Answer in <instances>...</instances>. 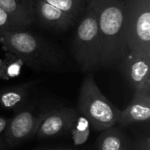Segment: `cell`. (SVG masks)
Returning a JSON list of instances; mask_svg holds the SVG:
<instances>
[{"instance_id": "17", "label": "cell", "mask_w": 150, "mask_h": 150, "mask_svg": "<svg viewBox=\"0 0 150 150\" xmlns=\"http://www.w3.org/2000/svg\"><path fill=\"white\" fill-rule=\"evenodd\" d=\"M11 30H27L20 24L12 19L6 12L0 8V33Z\"/></svg>"}, {"instance_id": "21", "label": "cell", "mask_w": 150, "mask_h": 150, "mask_svg": "<svg viewBox=\"0 0 150 150\" xmlns=\"http://www.w3.org/2000/svg\"><path fill=\"white\" fill-rule=\"evenodd\" d=\"M43 150H68V149H43Z\"/></svg>"}, {"instance_id": "18", "label": "cell", "mask_w": 150, "mask_h": 150, "mask_svg": "<svg viewBox=\"0 0 150 150\" xmlns=\"http://www.w3.org/2000/svg\"><path fill=\"white\" fill-rule=\"evenodd\" d=\"M133 150H150V139L149 135L140 136L134 143Z\"/></svg>"}, {"instance_id": "8", "label": "cell", "mask_w": 150, "mask_h": 150, "mask_svg": "<svg viewBox=\"0 0 150 150\" xmlns=\"http://www.w3.org/2000/svg\"><path fill=\"white\" fill-rule=\"evenodd\" d=\"M76 110L62 107L43 114L36 134L39 138H50L69 131L77 118Z\"/></svg>"}, {"instance_id": "1", "label": "cell", "mask_w": 150, "mask_h": 150, "mask_svg": "<svg viewBox=\"0 0 150 150\" xmlns=\"http://www.w3.org/2000/svg\"><path fill=\"white\" fill-rule=\"evenodd\" d=\"M0 43L4 51L37 71H53L63 63L64 55L56 45L27 30L3 32Z\"/></svg>"}, {"instance_id": "9", "label": "cell", "mask_w": 150, "mask_h": 150, "mask_svg": "<svg viewBox=\"0 0 150 150\" xmlns=\"http://www.w3.org/2000/svg\"><path fill=\"white\" fill-rule=\"evenodd\" d=\"M33 23L46 28L64 31L75 21L66 13L43 0H32Z\"/></svg>"}, {"instance_id": "4", "label": "cell", "mask_w": 150, "mask_h": 150, "mask_svg": "<svg viewBox=\"0 0 150 150\" xmlns=\"http://www.w3.org/2000/svg\"><path fill=\"white\" fill-rule=\"evenodd\" d=\"M77 111L96 131H104L117 124L120 110L98 89L92 74H88L81 86Z\"/></svg>"}, {"instance_id": "11", "label": "cell", "mask_w": 150, "mask_h": 150, "mask_svg": "<svg viewBox=\"0 0 150 150\" xmlns=\"http://www.w3.org/2000/svg\"><path fill=\"white\" fill-rule=\"evenodd\" d=\"M0 8L25 29L33 24L32 0H0Z\"/></svg>"}, {"instance_id": "2", "label": "cell", "mask_w": 150, "mask_h": 150, "mask_svg": "<svg viewBox=\"0 0 150 150\" xmlns=\"http://www.w3.org/2000/svg\"><path fill=\"white\" fill-rule=\"evenodd\" d=\"M98 18L101 68L119 67L130 52L123 24V0H91Z\"/></svg>"}, {"instance_id": "19", "label": "cell", "mask_w": 150, "mask_h": 150, "mask_svg": "<svg viewBox=\"0 0 150 150\" xmlns=\"http://www.w3.org/2000/svg\"><path fill=\"white\" fill-rule=\"evenodd\" d=\"M6 126H7V121H6V120L0 117V134L3 133V132L5 130Z\"/></svg>"}, {"instance_id": "16", "label": "cell", "mask_w": 150, "mask_h": 150, "mask_svg": "<svg viewBox=\"0 0 150 150\" xmlns=\"http://www.w3.org/2000/svg\"><path fill=\"white\" fill-rule=\"evenodd\" d=\"M91 125L83 116H77L72 127L70 128L72 140L75 145H83L89 139Z\"/></svg>"}, {"instance_id": "10", "label": "cell", "mask_w": 150, "mask_h": 150, "mask_svg": "<svg viewBox=\"0 0 150 150\" xmlns=\"http://www.w3.org/2000/svg\"><path fill=\"white\" fill-rule=\"evenodd\" d=\"M150 118V92H134L129 105L120 111L117 124L127 127L136 123L148 122Z\"/></svg>"}, {"instance_id": "7", "label": "cell", "mask_w": 150, "mask_h": 150, "mask_svg": "<svg viewBox=\"0 0 150 150\" xmlns=\"http://www.w3.org/2000/svg\"><path fill=\"white\" fill-rule=\"evenodd\" d=\"M43 114L35 113L33 110H23L17 113L5 128L7 143L16 146L36 134Z\"/></svg>"}, {"instance_id": "5", "label": "cell", "mask_w": 150, "mask_h": 150, "mask_svg": "<svg viewBox=\"0 0 150 150\" xmlns=\"http://www.w3.org/2000/svg\"><path fill=\"white\" fill-rule=\"evenodd\" d=\"M123 24L129 50L150 57V0H123Z\"/></svg>"}, {"instance_id": "6", "label": "cell", "mask_w": 150, "mask_h": 150, "mask_svg": "<svg viewBox=\"0 0 150 150\" xmlns=\"http://www.w3.org/2000/svg\"><path fill=\"white\" fill-rule=\"evenodd\" d=\"M119 68L134 92H150V57L130 51Z\"/></svg>"}, {"instance_id": "13", "label": "cell", "mask_w": 150, "mask_h": 150, "mask_svg": "<svg viewBox=\"0 0 150 150\" xmlns=\"http://www.w3.org/2000/svg\"><path fill=\"white\" fill-rule=\"evenodd\" d=\"M29 87L30 83H22L1 89L0 105L10 110L18 109L26 100Z\"/></svg>"}, {"instance_id": "3", "label": "cell", "mask_w": 150, "mask_h": 150, "mask_svg": "<svg viewBox=\"0 0 150 150\" xmlns=\"http://www.w3.org/2000/svg\"><path fill=\"white\" fill-rule=\"evenodd\" d=\"M73 56L83 71L101 69V45L97 14L90 0L81 15L71 42Z\"/></svg>"}, {"instance_id": "20", "label": "cell", "mask_w": 150, "mask_h": 150, "mask_svg": "<svg viewBox=\"0 0 150 150\" xmlns=\"http://www.w3.org/2000/svg\"><path fill=\"white\" fill-rule=\"evenodd\" d=\"M3 149H4V143H3L2 140L0 139V150H3Z\"/></svg>"}, {"instance_id": "12", "label": "cell", "mask_w": 150, "mask_h": 150, "mask_svg": "<svg viewBox=\"0 0 150 150\" xmlns=\"http://www.w3.org/2000/svg\"><path fill=\"white\" fill-rule=\"evenodd\" d=\"M96 150H133V142L122 130L112 127L102 131Z\"/></svg>"}, {"instance_id": "15", "label": "cell", "mask_w": 150, "mask_h": 150, "mask_svg": "<svg viewBox=\"0 0 150 150\" xmlns=\"http://www.w3.org/2000/svg\"><path fill=\"white\" fill-rule=\"evenodd\" d=\"M23 62L20 59L11 53L0 59V79L9 80L19 75Z\"/></svg>"}, {"instance_id": "14", "label": "cell", "mask_w": 150, "mask_h": 150, "mask_svg": "<svg viewBox=\"0 0 150 150\" xmlns=\"http://www.w3.org/2000/svg\"><path fill=\"white\" fill-rule=\"evenodd\" d=\"M69 15L75 22L77 20L90 0H43Z\"/></svg>"}]
</instances>
